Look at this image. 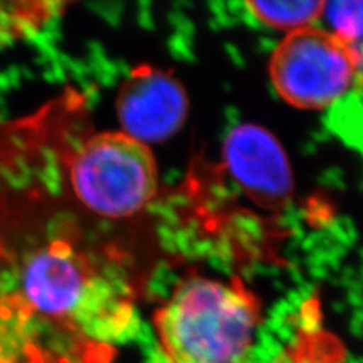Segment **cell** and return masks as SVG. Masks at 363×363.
I'll list each match as a JSON object with an SVG mask.
<instances>
[{
	"instance_id": "obj_1",
	"label": "cell",
	"mask_w": 363,
	"mask_h": 363,
	"mask_svg": "<svg viewBox=\"0 0 363 363\" xmlns=\"http://www.w3.org/2000/svg\"><path fill=\"white\" fill-rule=\"evenodd\" d=\"M11 289L0 283V306L49 330L79 356H100L140 328L133 292L73 235L62 233L16 259Z\"/></svg>"
},
{
	"instance_id": "obj_2",
	"label": "cell",
	"mask_w": 363,
	"mask_h": 363,
	"mask_svg": "<svg viewBox=\"0 0 363 363\" xmlns=\"http://www.w3.org/2000/svg\"><path fill=\"white\" fill-rule=\"evenodd\" d=\"M260 323V303L241 280H182L155 312L165 363H247Z\"/></svg>"
},
{
	"instance_id": "obj_3",
	"label": "cell",
	"mask_w": 363,
	"mask_h": 363,
	"mask_svg": "<svg viewBox=\"0 0 363 363\" xmlns=\"http://www.w3.org/2000/svg\"><path fill=\"white\" fill-rule=\"evenodd\" d=\"M74 196L105 218H129L157 194L159 173L150 147L124 132L96 133L70 165Z\"/></svg>"
},
{
	"instance_id": "obj_4",
	"label": "cell",
	"mask_w": 363,
	"mask_h": 363,
	"mask_svg": "<svg viewBox=\"0 0 363 363\" xmlns=\"http://www.w3.org/2000/svg\"><path fill=\"white\" fill-rule=\"evenodd\" d=\"M271 82L283 100L300 109H323L356 81L353 45L323 29L291 32L269 61Z\"/></svg>"
},
{
	"instance_id": "obj_5",
	"label": "cell",
	"mask_w": 363,
	"mask_h": 363,
	"mask_svg": "<svg viewBox=\"0 0 363 363\" xmlns=\"http://www.w3.org/2000/svg\"><path fill=\"white\" fill-rule=\"evenodd\" d=\"M116 109L124 133L144 144L162 143L185 124L189 99L173 74L140 65L121 84Z\"/></svg>"
},
{
	"instance_id": "obj_6",
	"label": "cell",
	"mask_w": 363,
	"mask_h": 363,
	"mask_svg": "<svg viewBox=\"0 0 363 363\" xmlns=\"http://www.w3.org/2000/svg\"><path fill=\"white\" fill-rule=\"evenodd\" d=\"M224 165L236 185L259 208L279 211L292 196L288 156L277 138L257 124H240L225 136Z\"/></svg>"
},
{
	"instance_id": "obj_7",
	"label": "cell",
	"mask_w": 363,
	"mask_h": 363,
	"mask_svg": "<svg viewBox=\"0 0 363 363\" xmlns=\"http://www.w3.org/2000/svg\"><path fill=\"white\" fill-rule=\"evenodd\" d=\"M64 8L62 2H0V48L35 35Z\"/></svg>"
},
{
	"instance_id": "obj_8",
	"label": "cell",
	"mask_w": 363,
	"mask_h": 363,
	"mask_svg": "<svg viewBox=\"0 0 363 363\" xmlns=\"http://www.w3.org/2000/svg\"><path fill=\"white\" fill-rule=\"evenodd\" d=\"M325 2H245V8L265 26L295 32L311 28L323 14Z\"/></svg>"
},
{
	"instance_id": "obj_9",
	"label": "cell",
	"mask_w": 363,
	"mask_h": 363,
	"mask_svg": "<svg viewBox=\"0 0 363 363\" xmlns=\"http://www.w3.org/2000/svg\"><path fill=\"white\" fill-rule=\"evenodd\" d=\"M321 17L336 37L350 44L363 41V2H325Z\"/></svg>"
},
{
	"instance_id": "obj_10",
	"label": "cell",
	"mask_w": 363,
	"mask_h": 363,
	"mask_svg": "<svg viewBox=\"0 0 363 363\" xmlns=\"http://www.w3.org/2000/svg\"><path fill=\"white\" fill-rule=\"evenodd\" d=\"M0 363H73L70 356L40 340L8 339L0 342Z\"/></svg>"
},
{
	"instance_id": "obj_11",
	"label": "cell",
	"mask_w": 363,
	"mask_h": 363,
	"mask_svg": "<svg viewBox=\"0 0 363 363\" xmlns=\"http://www.w3.org/2000/svg\"><path fill=\"white\" fill-rule=\"evenodd\" d=\"M356 53V81L363 88V41L351 44Z\"/></svg>"
}]
</instances>
